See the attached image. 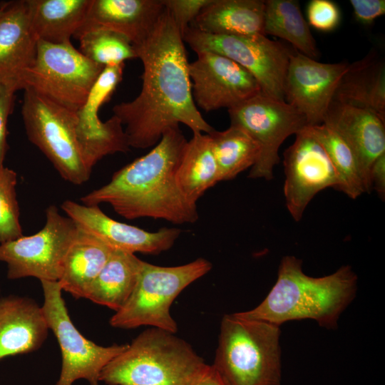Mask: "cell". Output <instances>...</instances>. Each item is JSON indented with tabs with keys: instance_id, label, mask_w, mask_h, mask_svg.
<instances>
[{
	"instance_id": "obj_38",
	"label": "cell",
	"mask_w": 385,
	"mask_h": 385,
	"mask_svg": "<svg viewBox=\"0 0 385 385\" xmlns=\"http://www.w3.org/2000/svg\"><path fill=\"white\" fill-rule=\"evenodd\" d=\"M192 385H224L211 365H207Z\"/></svg>"
},
{
	"instance_id": "obj_31",
	"label": "cell",
	"mask_w": 385,
	"mask_h": 385,
	"mask_svg": "<svg viewBox=\"0 0 385 385\" xmlns=\"http://www.w3.org/2000/svg\"><path fill=\"white\" fill-rule=\"evenodd\" d=\"M78 40L80 52L103 67L122 64L137 58L132 43L123 35L112 31H92L83 34Z\"/></svg>"
},
{
	"instance_id": "obj_6",
	"label": "cell",
	"mask_w": 385,
	"mask_h": 385,
	"mask_svg": "<svg viewBox=\"0 0 385 385\" xmlns=\"http://www.w3.org/2000/svg\"><path fill=\"white\" fill-rule=\"evenodd\" d=\"M211 269V262L202 257L173 267L143 261L131 295L111 317L110 324L123 329L150 326L176 333L178 324L170 311L173 301L185 288Z\"/></svg>"
},
{
	"instance_id": "obj_29",
	"label": "cell",
	"mask_w": 385,
	"mask_h": 385,
	"mask_svg": "<svg viewBox=\"0 0 385 385\" xmlns=\"http://www.w3.org/2000/svg\"><path fill=\"white\" fill-rule=\"evenodd\" d=\"M208 135L217 166L219 182L235 178L257 163L260 147L242 128L230 125L222 131L214 129Z\"/></svg>"
},
{
	"instance_id": "obj_4",
	"label": "cell",
	"mask_w": 385,
	"mask_h": 385,
	"mask_svg": "<svg viewBox=\"0 0 385 385\" xmlns=\"http://www.w3.org/2000/svg\"><path fill=\"white\" fill-rule=\"evenodd\" d=\"M162 329L138 334L102 370L106 385H192L207 364L187 342Z\"/></svg>"
},
{
	"instance_id": "obj_23",
	"label": "cell",
	"mask_w": 385,
	"mask_h": 385,
	"mask_svg": "<svg viewBox=\"0 0 385 385\" xmlns=\"http://www.w3.org/2000/svg\"><path fill=\"white\" fill-rule=\"evenodd\" d=\"M265 1L212 0L190 26L217 35H265Z\"/></svg>"
},
{
	"instance_id": "obj_32",
	"label": "cell",
	"mask_w": 385,
	"mask_h": 385,
	"mask_svg": "<svg viewBox=\"0 0 385 385\" xmlns=\"http://www.w3.org/2000/svg\"><path fill=\"white\" fill-rule=\"evenodd\" d=\"M17 175L4 167L0 170V244L23 236L16 199Z\"/></svg>"
},
{
	"instance_id": "obj_2",
	"label": "cell",
	"mask_w": 385,
	"mask_h": 385,
	"mask_svg": "<svg viewBox=\"0 0 385 385\" xmlns=\"http://www.w3.org/2000/svg\"><path fill=\"white\" fill-rule=\"evenodd\" d=\"M180 126L168 129L147 154L113 173L111 180L81 198L83 204H108L126 219L150 217L173 224L193 223L196 204L179 189L175 173L187 143Z\"/></svg>"
},
{
	"instance_id": "obj_18",
	"label": "cell",
	"mask_w": 385,
	"mask_h": 385,
	"mask_svg": "<svg viewBox=\"0 0 385 385\" xmlns=\"http://www.w3.org/2000/svg\"><path fill=\"white\" fill-rule=\"evenodd\" d=\"M384 123L371 111L333 102L323 122L334 130L352 150L368 193L372 190L371 165L385 153Z\"/></svg>"
},
{
	"instance_id": "obj_17",
	"label": "cell",
	"mask_w": 385,
	"mask_h": 385,
	"mask_svg": "<svg viewBox=\"0 0 385 385\" xmlns=\"http://www.w3.org/2000/svg\"><path fill=\"white\" fill-rule=\"evenodd\" d=\"M61 209L81 230L94 236L113 250L159 255L170 249L181 233L178 228L163 227L149 232L115 220L98 205L66 200Z\"/></svg>"
},
{
	"instance_id": "obj_30",
	"label": "cell",
	"mask_w": 385,
	"mask_h": 385,
	"mask_svg": "<svg viewBox=\"0 0 385 385\" xmlns=\"http://www.w3.org/2000/svg\"><path fill=\"white\" fill-rule=\"evenodd\" d=\"M305 130L324 148L339 180V190L351 199L366 192L356 159L345 140L324 123L306 126Z\"/></svg>"
},
{
	"instance_id": "obj_13",
	"label": "cell",
	"mask_w": 385,
	"mask_h": 385,
	"mask_svg": "<svg viewBox=\"0 0 385 385\" xmlns=\"http://www.w3.org/2000/svg\"><path fill=\"white\" fill-rule=\"evenodd\" d=\"M286 206L298 222L312 199L327 188H339L337 171L322 145L304 128L284 153Z\"/></svg>"
},
{
	"instance_id": "obj_20",
	"label": "cell",
	"mask_w": 385,
	"mask_h": 385,
	"mask_svg": "<svg viewBox=\"0 0 385 385\" xmlns=\"http://www.w3.org/2000/svg\"><path fill=\"white\" fill-rule=\"evenodd\" d=\"M37 39L29 20L26 0L0 4V83L21 89L25 73L34 66Z\"/></svg>"
},
{
	"instance_id": "obj_34",
	"label": "cell",
	"mask_w": 385,
	"mask_h": 385,
	"mask_svg": "<svg viewBox=\"0 0 385 385\" xmlns=\"http://www.w3.org/2000/svg\"><path fill=\"white\" fill-rule=\"evenodd\" d=\"M308 21L319 31H331L340 21V11L337 5L329 0H312L307 7Z\"/></svg>"
},
{
	"instance_id": "obj_16",
	"label": "cell",
	"mask_w": 385,
	"mask_h": 385,
	"mask_svg": "<svg viewBox=\"0 0 385 385\" xmlns=\"http://www.w3.org/2000/svg\"><path fill=\"white\" fill-rule=\"evenodd\" d=\"M346 63H326L299 51L290 52L284 81V101L306 118L307 126L323 123Z\"/></svg>"
},
{
	"instance_id": "obj_28",
	"label": "cell",
	"mask_w": 385,
	"mask_h": 385,
	"mask_svg": "<svg viewBox=\"0 0 385 385\" xmlns=\"http://www.w3.org/2000/svg\"><path fill=\"white\" fill-rule=\"evenodd\" d=\"M265 35L279 37L309 58L319 56L315 40L305 21L298 1H265Z\"/></svg>"
},
{
	"instance_id": "obj_33",
	"label": "cell",
	"mask_w": 385,
	"mask_h": 385,
	"mask_svg": "<svg viewBox=\"0 0 385 385\" xmlns=\"http://www.w3.org/2000/svg\"><path fill=\"white\" fill-rule=\"evenodd\" d=\"M212 0H161L182 36Z\"/></svg>"
},
{
	"instance_id": "obj_21",
	"label": "cell",
	"mask_w": 385,
	"mask_h": 385,
	"mask_svg": "<svg viewBox=\"0 0 385 385\" xmlns=\"http://www.w3.org/2000/svg\"><path fill=\"white\" fill-rule=\"evenodd\" d=\"M48 327L41 307L20 296L0 299V361L27 354L41 346Z\"/></svg>"
},
{
	"instance_id": "obj_14",
	"label": "cell",
	"mask_w": 385,
	"mask_h": 385,
	"mask_svg": "<svg viewBox=\"0 0 385 385\" xmlns=\"http://www.w3.org/2000/svg\"><path fill=\"white\" fill-rule=\"evenodd\" d=\"M124 63L104 67L83 106L76 111L77 133L86 161L90 168L106 155L130 150L120 120L113 115L106 122L98 117L121 81Z\"/></svg>"
},
{
	"instance_id": "obj_8",
	"label": "cell",
	"mask_w": 385,
	"mask_h": 385,
	"mask_svg": "<svg viewBox=\"0 0 385 385\" xmlns=\"http://www.w3.org/2000/svg\"><path fill=\"white\" fill-rule=\"evenodd\" d=\"M103 68L87 58L71 43L53 44L38 41L34 64L24 76L21 89L32 88L77 111Z\"/></svg>"
},
{
	"instance_id": "obj_3",
	"label": "cell",
	"mask_w": 385,
	"mask_h": 385,
	"mask_svg": "<svg viewBox=\"0 0 385 385\" xmlns=\"http://www.w3.org/2000/svg\"><path fill=\"white\" fill-rule=\"evenodd\" d=\"M302 263L294 256H284L277 281L264 300L237 314L279 327L288 321L310 319L327 329H336L340 314L355 297L356 274L346 265L332 274L312 277L304 273Z\"/></svg>"
},
{
	"instance_id": "obj_9",
	"label": "cell",
	"mask_w": 385,
	"mask_h": 385,
	"mask_svg": "<svg viewBox=\"0 0 385 385\" xmlns=\"http://www.w3.org/2000/svg\"><path fill=\"white\" fill-rule=\"evenodd\" d=\"M183 41L196 53L210 51L224 56L247 70L261 93L284 101V86L291 51L265 35H217L189 26Z\"/></svg>"
},
{
	"instance_id": "obj_22",
	"label": "cell",
	"mask_w": 385,
	"mask_h": 385,
	"mask_svg": "<svg viewBox=\"0 0 385 385\" xmlns=\"http://www.w3.org/2000/svg\"><path fill=\"white\" fill-rule=\"evenodd\" d=\"M332 102L368 110L385 120V66L376 52L349 64Z\"/></svg>"
},
{
	"instance_id": "obj_24",
	"label": "cell",
	"mask_w": 385,
	"mask_h": 385,
	"mask_svg": "<svg viewBox=\"0 0 385 385\" xmlns=\"http://www.w3.org/2000/svg\"><path fill=\"white\" fill-rule=\"evenodd\" d=\"M26 4L37 41L66 44L83 24L90 0H26Z\"/></svg>"
},
{
	"instance_id": "obj_26",
	"label": "cell",
	"mask_w": 385,
	"mask_h": 385,
	"mask_svg": "<svg viewBox=\"0 0 385 385\" xmlns=\"http://www.w3.org/2000/svg\"><path fill=\"white\" fill-rule=\"evenodd\" d=\"M143 262L135 254L113 250L91 284L86 298L118 311L131 295Z\"/></svg>"
},
{
	"instance_id": "obj_37",
	"label": "cell",
	"mask_w": 385,
	"mask_h": 385,
	"mask_svg": "<svg viewBox=\"0 0 385 385\" xmlns=\"http://www.w3.org/2000/svg\"><path fill=\"white\" fill-rule=\"evenodd\" d=\"M371 188L374 189L379 197H385V153L379 155L373 163L370 171Z\"/></svg>"
},
{
	"instance_id": "obj_36",
	"label": "cell",
	"mask_w": 385,
	"mask_h": 385,
	"mask_svg": "<svg viewBox=\"0 0 385 385\" xmlns=\"http://www.w3.org/2000/svg\"><path fill=\"white\" fill-rule=\"evenodd\" d=\"M355 19L363 24H370L385 14L384 0H351Z\"/></svg>"
},
{
	"instance_id": "obj_25",
	"label": "cell",
	"mask_w": 385,
	"mask_h": 385,
	"mask_svg": "<svg viewBox=\"0 0 385 385\" xmlns=\"http://www.w3.org/2000/svg\"><path fill=\"white\" fill-rule=\"evenodd\" d=\"M113 250L78 227V232L65 255L58 280L62 291L70 293L76 299L86 298L91 284Z\"/></svg>"
},
{
	"instance_id": "obj_7",
	"label": "cell",
	"mask_w": 385,
	"mask_h": 385,
	"mask_svg": "<svg viewBox=\"0 0 385 385\" xmlns=\"http://www.w3.org/2000/svg\"><path fill=\"white\" fill-rule=\"evenodd\" d=\"M21 115L29 140L66 181L81 185L88 180L92 169L78 140L76 111L26 88Z\"/></svg>"
},
{
	"instance_id": "obj_1",
	"label": "cell",
	"mask_w": 385,
	"mask_h": 385,
	"mask_svg": "<svg viewBox=\"0 0 385 385\" xmlns=\"http://www.w3.org/2000/svg\"><path fill=\"white\" fill-rule=\"evenodd\" d=\"M133 46L143 66L140 91L133 100L113 108L129 146H155L165 130L180 123L192 133H210L215 128L192 98L183 36L165 8L149 35Z\"/></svg>"
},
{
	"instance_id": "obj_10",
	"label": "cell",
	"mask_w": 385,
	"mask_h": 385,
	"mask_svg": "<svg viewBox=\"0 0 385 385\" xmlns=\"http://www.w3.org/2000/svg\"><path fill=\"white\" fill-rule=\"evenodd\" d=\"M41 283L43 294L42 311L61 352V369L55 385H73L78 379H85L90 385H99L103 368L127 344L103 346L86 339L69 317L58 282L41 281Z\"/></svg>"
},
{
	"instance_id": "obj_19",
	"label": "cell",
	"mask_w": 385,
	"mask_h": 385,
	"mask_svg": "<svg viewBox=\"0 0 385 385\" xmlns=\"http://www.w3.org/2000/svg\"><path fill=\"white\" fill-rule=\"evenodd\" d=\"M163 11L161 0H90L84 21L73 38L108 30L123 35L135 46L149 35Z\"/></svg>"
},
{
	"instance_id": "obj_15",
	"label": "cell",
	"mask_w": 385,
	"mask_h": 385,
	"mask_svg": "<svg viewBox=\"0 0 385 385\" xmlns=\"http://www.w3.org/2000/svg\"><path fill=\"white\" fill-rule=\"evenodd\" d=\"M189 63L192 94L205 112L227 109L261 93L255 78L232 60L210 51L197 53Z\"/></svg>"
},
{
	"instance_id": "obj_27",
	"label": "cell",
	"mask_w": 385,
	"mask_h": 385,
	"mask_svg": "<svg viewBox=\"0 0 385 385\" xmlns=\"http://www.w3.org/2000/svg\"><path fill=\"white\" fill-rule=\"evenodd\" d=\"M175 178L182 193L194 204L219 182L217 166L208 134L193 133L192 138L187 141Z\"/></svg>"
},
{
	"instance_id": "obj_35",
	"label": "cell",
	"mask_w": 385,
	"mask_h": 385,
	"mask_svg": "<svg viewBox=\"0 0 385 385\" xmlns=\"http://www.w3.org/2000/svg\"><path fill=\"white\" fill-rule=\"evenodd\" d=\"M16 91L14 86L0 83V170L4 167V161L7 148V121L12 111Z\"/></svg>"
},
{
	"instance_id": "obj_12",
	"label": "cell",
	"mask_w": 385,
	"mask_h": 385,
	"mask_svg": "<svg viewBox=\"0 0 385 385\" xmlns=\"http://www.w3.org/2000/svg\"><path fill=\"white\" fill-rule=\"evenodd\" d=\"M228 113L230 125L244 130L260 147L250 178L272 179L280 145L287 137L307 126L305 117L292 106L262 93L229 108Z\"/></svg>"
},
{
	"instance_id": "obj_11",
	"label": "cell",
	"mask_w": 385,
	"mask_h": 385,
	"mask_svg": "<svg viewBox=\"0 0 385 385\" xmlns=\"http://www.w3.org/2000/svg\"><path fill=\"white\" fill-rule=\"evenodd\" d=\"M78 232L71 218L60 214L56 205L48 206L41 230L0 244V261L6 264L7 278L32 277L58 282L65 255Z\"/></svg>"
},
{
	"instance_id": "obj_5",
	"label": "cell",
	"mask_w": 385,
	"mask_h": 385,
	"mask_svg": "<svg viewBox=\"0 0 385 385\" xmlns=\"http://www.w3.org/2000/svg\"><path fill=\"white\" fill-rule=\"evenodd\" d=\"M279 327L225 314L211 365L224 385H281Z\"/></svg>"
}]
</instances>
